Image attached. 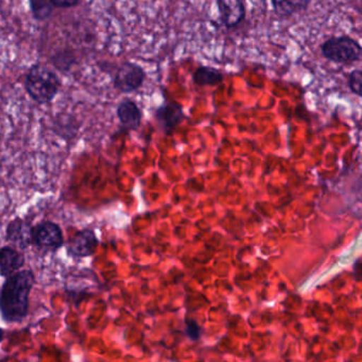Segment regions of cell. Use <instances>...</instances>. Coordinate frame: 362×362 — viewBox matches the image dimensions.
Returning a JSON list of instances; mask_svg holds the SVG:
<instances>
[{
	"instance_id": "cell-1",
	"label": "cell",
	"mask_w": 362,
	"mask_h": 362,
	"mask_svg": "<svg viewBox=\"0 0 362 362\" xmlns=\"http://www.w3.org/2000/svg\"><path fill=\"white\" fill-rule=\"evenodd\" d=\"M35 283V276L31 270L18 271L7 277L0 289V315L4 321L18 323L27 317Z\"/></svg>"
},
{
	"instance_id": "cell-2",
	"label": "cell",
	"mask_w": 362,
	"mask_h": 362,
	"mask_svg": "<svg viewBox=\"0 0 362 362\" xmlns=\"http://www.w3.org/2000/svg\"><path fill=\"white\" fill-rule=\"evenodd\" d=\"M25 86L29 96L35 103L46 105L56 98L60 90L61 81L52 69L44 65L35 64L27 73Z\"/></svg>"
},
{
	"instance_id": "cell-3",
	"label": "cell",
	"mask_w": 362,
	"mask_h": 362,
	"mask_svg": "<svg viewBox=\"0 0 362 362\" xmlns=\"http://www.w3.org/2000/svg\"><path fill=\"white\" fill-rule=\"evenodd\" d=\"M322 56L337 64L351 65L361 59L362 48L353 37L342 35L326 40L321 45Z\"/></svg>"
},
{
	"instance_id": "cell-4",
	"label": "cell",
	"mask_w": 362,
	"mask_h": 362,
	"mask_svg": "<svg viewBox=\"0 0 362 362\" xmlns=\"http://www.w3.org/2000/svg\"><path fill=\"white\" fill-rule=\"evenodd\" d=\"M147 74L143 67L132 62H124L118 67L114 77V86L124 94L136 92L143 86Z\"/></svg>"
},
{
	"instance_id": "cell-5",
	"label": "cell",
	"mask_w": 362,
	"mask_h": 362,
	"mask_svg": "<svg viewBox=\"0 0 362 362\" xmlns=\"http://www.w3.org/2000/svg\"><path fill=\"white\" fill-rule=\"evenodd\" d=\"M33 243L40 249L57 251L64 245V236L58 224L42 221L33 228Z\"/></svg>"
},
{
	"instance_id": "cell-6",
	"label": "cell",
	"mask_w": 362,
	"mask_h": 362,
	"mask_svg": "<svg viewBox=\"0 0 362 362\" xmlns=\"http://www.w3.org/2000/svg\"><path fill=\"white\" fill-rule=\"evenodd\" d=\"M99 247V240L92 230H79L69 240L67 252L69 255L76 258L90 257L96 253Z\"/></svg>"
},
{
	"instance_id": "cell-7",
	"label": "cell",
	"mask_w": 362,
	"mask_h": 362,
	"mask_svg": "<svg viewBox=\"0 0 362 362\" xmlns=\"http://www.w3.org/2000/svg\"><path fill=\"white\" fill-rule=\"evenodd\" d=\"M217 6L220 21L226 29L236 28L245 21V0H217Z\"/></svg>"
},
{
	"instance_id": "cell-8",
	"label": "cell",
	"mask_w": 362,
	"mask_h": 362,
	"mask_svg": "<svg viewBox=\"0 0 362 362\" xmlns=\"http://www.w3.org/2000/svg\"><path fill=\"white\" fill-rule=\"evenodd\" d=\"M154 117L160 129L166 134H170L185 119L183 107L175 103H165L154 112Z\"/></svg>"
},
{
	"instance_id": "cell-9",
	"label": "cell",
	"mask_w": 362,
	"mask_h": 362,
	"mask_svg": "<svg viewBox=\"0 0 362 362\" xmlns=\"http://www.w3.org/2000/svg\"><path fill=\"white\" fill-rule=\"evenodd\" d=\"M33 228L27 220L16 218L8 224L6 239L21 250L28 249L33 245Z\"/></svg>"
},
{
	"instance_id": "cell-10",
	"label": "cell",
	"mask_w": 362,
	"mask_h": 362,
	"mask_svg": "<svg viewBox=\"0 0 362 362\" xmlns=\"http://www.w3.org/2000/svg\"><path fill=\"white\" fill-rule=\"evenodd\" d=\"M117 116L120 124L127 130H137L141 127L143 113L136 103L124 99L117 107Z\"/></svg>"
},
{
	"instance_id": "cell-11",
	"label": "cell",
	"mask_w": 362,
	"mask_h": 362,
	"mask_svg": "<svg viewBox=\"0 0 362 362\" xmlns=\"http://www.w3.org/2000/svg\"><path fill=\"white\" fill-rule=\"evenodd\" d=\"M25 266L24 254L12 247H0V275L9 277Z\"/></svg>"
},
{
	"instance_id": "cell-12",
	"label": "cell",
	"mask_w": 362,
	"mask_h": 362,
	"mask_svg": "<svg viewBox=\"0 0 362 362\" xmlns=\"http://www.w3.org/2000/svg\"><path fill=\"white\" fill-rule=\"evenodd\" d=\"M311 0H271L273 11L279 18H288L306 11Z\"/></svg>"
},
{
	"instance_id": "cell-13",
	"label": "cell",
	"mask_w": 362,
	"mask_h": 362,
	"mask_svg": "<svg viewBox=\"0 0 362 362\" xmlns=\"http://www.w3.org/2000/svg\"><path fill=\"white\" fill-rule=\"evenodd\" d=\"M224 80V75L211 66H200L192 74V81L198 86H217Z\"/></svg>"
},
{
	"instance_id": "cell-14",
	"label": "cell",
	"mask_w": 362,
	"mask_h": 362,
	"mask_svg": "<svg viewBox=\"0 0 362 362\" xmlns=\"http://www.w3.org/2000/svg\"><path fill=\"white\" fill-rule=\"evenodd\" d=\"M29 5L33 18L41 22L49 18L54 9V6L50 0H29Z\"/></svg>"
},
{
	"instance_id": "cell-15",
	"label": "cell",
	"mask_w": 362,
	"mask_h": 362,
	"mask_svg": "<svg viewBox=\"0 0 362 362\" xmlns=\"http://www.w3.org/2000/svg\"><path fill=\"white\" fill-rule=\"evenodd\" d=\"M76 59L71 52H63L57 54L54 58V63L59 71H69L74 64H75Z\"/></svg>"
},
{
	"instance_id": "cell-16",
	"label": "cell",
	"mask_w": 362,
	"mask_h": 362,
	"mask_svg": "<svg viewBox=\"0 0 362 362\" xmlns=\"http://www.w3.org/2000/svg\"><path fill=\"white\" fill-rule=\"evenodd\" d=\"M349 88L357 97L362 96V71L354 69L349 76Z\"/></svg>"
},
{
	"instance_id": "cell-17",
	"label": "cell",
	"mask_w": 362,
	"mask_h": 362,
	"mask_svg": "<svg viewBox=\"0 0 362 362\" xmlns=\"http://www.w3.org/2000/svg\"><path fill=\"white\" fill-rule=\"evenodd\" d=\"M186 334L192 340H199L201 336V327L194 320H187L186 321Z\"/></svg>"
},
{
	"instance_id": "cell-18",
	"label": "cell",
	"mask_w": 362,
	"mask_h": 362,
	"mask_svg": "<svg viewBox=\"0 0 362 362\" xmlns=\"http://www.w3.org/2000/svg\"><path fill=\"white\" fill-rule=\"evenodd\" d=\"M50 1L54 7L62 8V9L76 7L80 3V0H50Z\"/></svg>"
},
{
	"instance_id": "cell-19",
	"label": "cell",
	"mask_w": 362,
	"mask_h": 362,
	"mask_svg": "<svg viewBox=\"0 0 362 362\" xmlns=\"http://www.w3.org/2000/svg\"><path fill=\"white\" fill-rule=\"evenodd\" d=\"M4 339H5V332H4V329H1V328H0V342H1V341H4Z\"/></svg>"
}]
</instances>
